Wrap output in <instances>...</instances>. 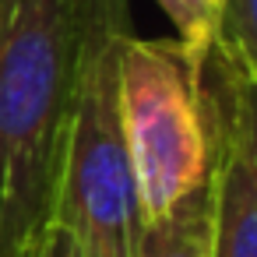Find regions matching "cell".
Here are the masks:
<instances>
[{
	"mask_svg": "<svg viewBox=\"0 0 257 257\" xmlns=\"http://www.w3.org/2000/svg\"><path fill=\"white\" fill-rule=\"evenodd\" d=\"M159 8L176 29V43L190 53H201L215 39L222 0H159Z\"/></svg>",
	"mask_w": 257,
	"mask_h": 257,
	"instance_id": "8992f818",
	"label": "cell"
},
{
	"mask_svg": "<svg viewBox=\"0 0 257 257\" xmlns=\"http://www.w3.org/2000/svg\"><path fill=\"white\" fill-rule=\"evenodd\" d=\"M215 43L257 67V0H222Z\"/></svg>",
	"mask_w": 257,
	"mask_h": 257,
	"instance_id": "52a82bcc",
	"label": "cell"
},
{
	"mask_svg": "<svg viewBox=\"0 0 257 257\" xmlns=\"http://www.w3.org/2000/svg\"><path fill=\"white\" fill-rule=\"evenodd\" d=\"M134 257H211L208 183L180 197L166 215L138 225Z\"/></svg>",
	"mask_w": 257,
	"mask_h": 257,
	"instance_id": "5b68a950",
	"label": "cell"
},
{
	"mask_svg": "<svg viewBox=\"0 0 257 257\" xmlns=\"http://www.w3.org/2000/svg\"><path fill=\"white\" fill-rule=\"evenodd\" d=\"M92 0H0V257L53 222Z\"/></svg>",
	"mask_w": 257,
	"mask_h": 257,
	"instance_id": "6da1fadb",
	"label": "cell"
},
{
	"mask_svg": "<svg viewBox=\"0 0 257 257\" xmlns=\"http://www.w3.org/2000/svg\"><path fill=\"white\" fill-rule=\"evenodd\" d=\"M120 131L134 173L138 218L166 215L208 183V134L197 102V60L176 39L127 32L116 53Z\"/></svg>",
	"mask_w": 257,
	"mask_h": 257,
	"instance_id": "3957f363",
	"label": "cell"
},
{
	"mask_svg": "<svg viewBox=\"0 0 257 257\" xmlns=\"http://www.w3.org/2000/svg\"><path fill=\"white\" fill-rule=\"evenodd\" d=\"M194 60L208 134L211 257H257V67L215 39Z\"/></svg>",
	"mask_w": 257,
	"mask_h": 257,
	"instance_id": "277c9868",
	"label": "cell"
},
{
	"mask_svg": "<svg viewBox=\"0 0 257 257\" xmlns=\"http://www.w3.org/2000/svg\"><path fill=\"white\" fill-rule=\"evenodd\" d=\"M25 257H85V253H81L78 239H74L64 225L50 222V225L32 239V246L25 250Z\"/></svg>",
	"mask_w": 257,
	"mask_h": 257,
	"instance_id": "ba28073f",
	"label": "cell"
},
{
	"mask_svg": "<svg viewBox=\"0 0 257 257\" xmlns=\"http://www.w3.org/2000/svg\"><path fill=\"white\" fill-rule=\"evenodd\" d=\"M131 29L127 0H92L53 204V222L78 239L85 257H134L141 225L116 106V53Z\"/></svg>",
	"mask_w": 257,
	"mask_h": 257,
	"instance_id": "7a4b0ae2",
	"label": "cell"
}]
</instances>
